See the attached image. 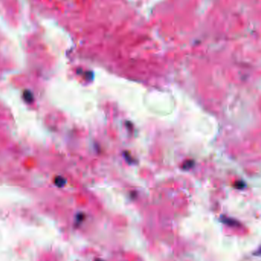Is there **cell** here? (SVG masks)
I'll return each mask as SVG.
<instances>
[{
  "label": "cell",
  "mask_w": 261,
  "mask_h": 261,
  "mask_svg": "<svg viewBox=\"0 0 261 261\" xmlns=\"http://www.w3.org/2000/svg\"><path fill=\"white\" fill-rule=\"evenodd\" d=\"M222 222L225 224L230 225V226H238V225H239V223H238L237 221H235V220L234 219H231V218H225L224 219H222Z\"/></svg>",
  "instance_id": "cell-1"
}]
</instances>
